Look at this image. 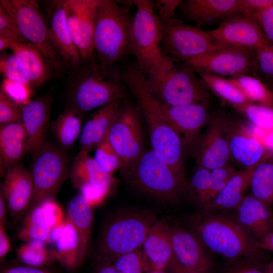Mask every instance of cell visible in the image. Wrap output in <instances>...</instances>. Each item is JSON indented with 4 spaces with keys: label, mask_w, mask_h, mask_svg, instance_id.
I'll return each mask as SVG.
<instances>
[{
    "label": "cell",
    "mask_w": 273,
    "mask_h": 273,
    "mask_svg": "<svg viewBox=\"0 0 273 273\" xmlns=\"http://www.w3.org/2000/svg\"><path fill=\"white\" fill-rule=\"evenodd\" d=\"M120 79L136 98L148 125L152 149L172 169L179 178L185 180L186 149L179 134L162 113L157 100L147 89L146 74L136 63L121 71Z\"/></svg>",
    "instance_id": "obj_1"
},
{
    "label": "cell",
    "mask_w": 273,
    "mask_h": 273,
    "mask_svg": "<svg viewBox=\"0 0 273 273\" xmlns=\"http://www.w3.org/2000/svg\"><path fill=\"white\" fill-rule=\"evenodd\" d=\"M66 76L67 105L83 114L124 97L125 84L119 78L118 69L106 70L96 60L82 61Z\"/></svg>",
    "instance_id": "obj_2"
},
{
    "label": "cell",
    "mask_w": 273,
    "mask_h": 273,
    "mask_svg": "<svg viewBox=\"0 0 273 273\" xmlns=\"http://www.w3.org/2000/svg\"><path fill=\"white\" fill-rule=\"evenodd\" d=\"M145 83L150 94L165 105L209 102V88L197 74L169 56L163 55L161 62L146 74Z\"/></svg>",
    "instance_id": "obj_3"
},
{
    "label": "cell",
    "mask_w": 273,
    "mask_h": 273,
    "mask_svg": "<svg viewBox=\"0 0 273 273\" xmlns=\"http://www.w3.org/2000/svg\"><path fill=\"white\" fill-rule=\"evenodd\" d=\"M132 19L129 6L117 1L100 0L96 11L94 44L99 64L103 68L114 70L116 64L130 53Z\"/></svg>",
    "instance_id": "obj_4"
},
{
    "label": "cell",
    "mask_w": 273,
    "mask_h": 273,
    "mask_svg": "<svg viewBox=\"0 0 273 273\" xmlns=\"http://www.w3.org/2000/svg\"><path fill=\"white\" fill-rule=\"evenodd\" d=\"M157 221L154 213L144 210L126 211L112 217L100 236L99 265L111 264L120 256L139 249Z\"/></svg>",
    "instance_id": "obj_5"
},
{
    "label": "cell",
    "mask_w": 273,
    "mask_h": 273,
    "mask_svg": "<svg viewBox=\"0 0 273 273\" xmlns=\"http://www.w3.org/2000/svg\"><path fill=\"white\" fill-rule=\"evenodd\" d=\"M196 226L204 246L229 261L262 257L257 240L235 219L217 213H205Z\"/></svg>",
    "instance_id": "obj_6"
},
{
    "label": "cell",
    "mask_w": 273,
    "mask_h": 273,
    "mask_svg": "<svg viewBox=\"0 0 273 273\" xmlns=\"http://www.w3.org/2000/svg\"><path fill=\"white\" fill-rule=\"evenodd\" d=\"M136 12L130 29V51L136 58V64L146 74L162 61L161 43L163 23L150 0H130Z\"/></svg>",
    "instance_id": "obj_7"
},
{
    "label": "cell",
    "mask_w": 273,
    "mask_h": 273,
    "mask_svg": "<svg viewBox=\"0 0 273 273\" xmlns=\"http://www.w3.org/2000/svg\"><path fill=\"white\" fill-rule=\"evenodd\" d=\"M0 5L12 17L26 42L42 53L55 76L65 77L68 72L66 66L52 42L37 2L34 0H1Z\"/></svg>",
    "instance_id": "obj_8"
},
{
    "label": "cell",
    "mask_w": 273,
    "mask_h": 273,
    "mask_svg": "<svg viewBox=\"0 0 273 273\" xmlns=\"http://www.w3.org/2000/svg\"><path fill=\"white\" fill-rule=\"evenodd\" d=\"M143 192L161 200H176L186 186L152 149L145 150L128 174Z\"/></svg>",
    "instance_id": "obj_9"
},
{
    "label": "cell",
    "mask_w": 273,
    "mask_h": 273,
    "mask_svg": "<svg viewBox=\"0 0 273 273\" xmlns=\"http://www.w3.org/2000/svg\"><path fill=\"white\" fill-rule=\"evenodd\" d=\"M29 171L33 185L30 209L53 198L69 173L68 159L61 149L46 141L33 154Z\"/></svg>",
    "instance_id": "obj_10"
},
{
    "label": "cell",
    "mask_w": 273,
    "mask_h": 273,
    "mask_svg": "<svg viewBox=\"0 0 273 273\" xmlns=\"http://www.w3.org/2000/svg\"><path fill=\"white\" fill-rule=\"evenodd\" d=\"M222 47L217 44L209 31L173 18L163 23L161 50L163 55L180 62L211 52Z\"/></svg>",
    "instance_id": "obj_11"
},
{
    "label": "cell",
    "mask_w": 273,
    "mask_h": 273,
    "mask_svg": "<svg viewBox=\"0 0 273 273\" xmlns=\"http://www.w3.org/2000/svg\"><path fill=\"white\" fill-rule=\"evenodd\" d=\"M107 138L121 162L120 170L126 175L144 152L142 127L139 113L128 101L112 125Z\"/></svg>",
    "instance_id": "obj_12"
},
{
    "label": "cell",
    "mask_w": 273,
    "mask_h": 273,
    "mask_svg": "<svg viewBox=\"0 0 273 273\" xmlns=\"http://www.w3.org/2000/svg\"><path fill=\"white\" fill-rule=\"evenodd\" d=\"M255 52L222 47L181 62L196 73L236 77L255 74Z\"/></svg>",
    "instance_id": "obj_13"
},
{
    "label": "cell",
    "mask_w": 273,
    "mask_h": 273,
    "mask_svg": "<svg viewBox=\"0 0 273 273\" xmlns=\"http://www.w3.org/2000/svg\"><path fill=\"white\" fill-rule=\"evenodd\" d=\"M100 0H65L68 27L82 61L96 59L94 36L96 11Z\"/></svg>",
    "instance_id": "obj_14"
},
{
    "label": "cell",
    "mask_w": 273,
    "mask_h": 273,
    "mask_svg": "<svg viewBox=\"0 0 273 273\" xmlns=\"http://www.w3.org/2000/svg\"><path fill=\"white\" fill-rule=\"evenodd\" d=\"M223 116L231 160L245 169L256 167L270 158L272 151L263 141L234 119Z\"/></svg>",
    "instance_id": "obj_15"
},
{
    "label": "cell",
    "mask_w": 273,
    "mask_h": 273,
    "mask_svg": "<svg viewBox=\"0 0 273 273\" xmlns=\"http://www.w3.org/2000/svg\"><path fill=\"white\" fill-rule=\"evenodd\" d=\"M158 102L162 113L181 137L186 151H193L200 132L212 116L209 102L183 106H169Z\"/></svg>",
    "instance_id": "obj_16"
},
{
    "label": "cell",
    "mask_w": 273,
    "mask_h": 273,
    "mask_svg": "<svg viewBox=\"0 0 273 273\" xmlns=\"http://www.w3.org/2000/svg\"><path fill=\"white\" fill-rule=\"evenodd\" d=\"M209 32L217 44L224 47L255 52L268 44L260 26L243 14L226 20Z\"/></svg>",
    "instance_id": "obj_17"
},
{
    "label": "cell",
    "mask_w": 273,
    "mask_h": 273,
    "mask_svg": "<svg viewBox=\"0 0 273 273\" xmlns=\"http://www.w3.org/2000/svg\"><path fill=\"white\" fill-rule=\"evenodd\" d=\"M207 125L193 150L197 166L212 170L229 165L231 156L223 115H213Z\"/></svg>",
    "instance_id": "obj_18"
},
{
    "label": "cell",
    "mask_w": 273,
    "mask_h": 273,
    "mask_svg": "<svg viewBox=\"0 0 273 273\" xmlns=\"http://www.w3.org/2000/svg\"><path fill=\"white\" fill-rule=\"evenodd\" d=\"M45 11V21L53 46L64 61L68 72L76 69L82 59L68 27L65 0L47 1Z\"/></svg>",
    "instance_id": "obj_19"
},
{
    "label": "cell",
    "mask_w": 273,
    "mask_h": 273,
    "mask_svg": "<svg viewBox=\"0 0 273 273\" xmlns=\"http://www.w3.org/2000/svg\"><path fill=\"white\" fill-rule=\"evenodd\" d=\"M179 8L186 20L199 27L219 25L234 16L243 14L241 0H185Z\"/></svg>",
    "instance_id": "obj_20"
},
{
    "label": "cell",
    "mask_w": 273,
    "mask_h": 273,
    "mask_svg": "<svg viewBox=\"0 0 273 273\" xmlns=\"http://www.w3.org/2000/svg\"><path fill=\"white\" fill-rule=\"evenodd\" d=\"M173 255L186 268L197 273H211L214 262L199 238L178 227H170Z\"/></svg>",
    "instance_id": "obj_21"
},
{
    "label": "cell",
    "mask_w": 273,
    "mask_h": 273,
    "mask_svg": "<svg viewBox=\"0 0 273 273\" xmlns=\"http://www.w3.org/2000/svg\"><path fill=\"white\" fill-rule=\"evenodd\" d=\"M1 194L10 216L17 219L29 208L33 196V185L29 170L18 163L8 169Z\"/></svg>",
    "instance_id": "obj_22"
},
{
    "label": "cell",
    "mask_w": 273,
    "mask_h": 273,
    "mask_svg": "<svg viewBox=\"0 0 273 273\" xmlns=\"http://www.w3.org/2000/svg\"><path fill=\"white\" fill-rule=\"evenodd\" d=\"M52 101L51 96H43L20 107V122L26 136L27 154H33L46 141Z\"/></svg>",
    "instance_id": "obj_23"
},
{
    "label": "cell",
    "mask_w": 273,
    "mask_h": 273,
    "mask_svg": "<svg viewBox=\"0 0 273 273\" xmlns=\"http://www.w3.org/2000/svg\"><path fill=\"white\" fill-rule=\"evenodd\" d=\"M122 100L100 108L83 124L79 138L80 151L88 153L107 137L112 125L122 111L124 105Z\"/></svg>",
    "instance_id": "obj_24"
},
{
    "label": "cell",
    "mask_w": 273,
    "mask_h": 273,
    "mask_svg": "<svg viewBox=\"0 0 273 273\" xmlns=\"http://www.w3.org/2000/svg\"><path fill=\"white\" fill-rule=\"evenodd\" d=\"M235 210L236 221L257 240L273 231L270 207L250 194L245 195Z\"/></svg>",
    "instance_id": "obj_25"
},
{
    "label": "cell",
    "mask_w": 273,
    "mask_h": 273,
    "mask_svg": "<svg viewBox=\"0 0 273 273\" xmlns=\"http://www.w3.org/2000/svg\"><path fill=\"white\" fill-rule=\"evenodd\" d=\"M49 244L54 260L67 269H74L80 265V238L68 217L63 224L52 230Z\"/></svg>",
    "instance_id": "obj_26"
},
{
    "label": "cell",
    "mask_w": 273,
    "mask_h": 273,
    "mask_svg": "<svg viewBox=\"0 0 273 273\" xmlns=\"http://www.w3.org/2000/svg\"><path fill=\"white\" fill-rule=\"evenodd\" d=\"M144 257L153 270H163L173 255L170 229L164 220L157 221L151 227L143 244Z\"/></svg>",
    "instance_id": "obj_27"
},
{
    "label": "cell",
    "mask_w": 273,
    "mask_h": 273,
    "mask_svg": "<svg viewBox=\"0 0 273 273\" xmlns=\"http://www.w3.org/2000/svg\"><path fill=\"white\" fill-rule=\"evenodd\" d=\"M256 167L237 171L221 191L203 208V212L216 213L236 210L250 187Z\"/></svg>",
    "instance_id": "obj_28"
},
{
    "label": "cell",
    "mask_w": 273,
    "mask_h": 273,
    "mask_svg": "<svg viewBox=\"0 0 273 273\" xmlns=\"http://www.w3.org/2000/svg\"><path fill=\"white\" fill-rule=\"evenodd\" d=\"M27 154L26 136L20 122L0 125V172L5 176Z\"/></svg>",
    "instance_id": "obj_29"
},
{
    "label": "cell",
    "mask_w": 273,
    "mask_h": 273,
    "mask_svg": "<svg viewBox=\"0 0 273 273\" xmlns=\"http://www.w3.org/2000/svg\"><path fill=\"white\" fill-rule=\"evenodd\" d=\"M9 49L26 66L29 73L32 89L40 87L55 76L45 57L33 45L13 42Z\"/></svg>",
    "instance_id": "obj_30"
},
{
    "label": "cell",
    "mask_w": 273,
    "mask_h": 273,
    "mask_svg": "<svg viewBox=\"0 0 273 273\" xmlns=\"http://www.w3.org/2000/svg\"><path fill=\"white\" fill-rule=\"evenodd\" d=\"M69 174L77 189L86 184L111 187L113 183L112 176L102 170L94 157L81 151L74 158Z\"/></svg>",
    "instance_id": "obj_31"
},
{
    "label": "cell",
    "mask_w": 273,
    "mask_h": 273,
    "mask_svg": "<svg viewBox=\"0 0 273 273\" xmlns=\"http://www.w3.org/2000/svg\"><path fill=\"white\" fill-rule=\"evenodd\" d=\"M68 218L76 229L80 241V263L83 261L93 224L92 207L81 195L74 197L69 201L68 207Z\"/></svg>",
    "instance_id": "obj_32"
},
{
    "label": "cell",
    "mask_w": 273,
    "mask_h": 273,
    "mask_svg": "<svg viewBox=\"0 0 273 273\" xmlns=\"http://www.w3.org/2000/svg\"><path fill=\"white\" fill-rule=\"evenodd\" d=\"M84 114L67 106L52 124V130L62 149H69L79 138Z\"/></svg>",
    "instance_id": "obj_33"
},
{
    "label": "cell",
    "mask_w": 273,
    "mask_h": 273,
    "mask_svg": "<svg viewBox=\"0 0 273 273\" xmlns=\"http://www.w3.org/2000/svg\"><path fill=\"white\" fill-rule=\"evenodd\" d=\"M52 231L43 208L39 204L29 209L18 236L24 242L40 240L49 243Z\"/></svg>",
    "instance_id": "obj_34"
},
{
    "label": "cell",
    "mask_w": 273,
    "mask_h": 273,
    "mask_svg": "<svg viewBox=\"0 0 273 273\" xmlns=\"http://www.w3.org/2000/svg\"><path fill=\"white\" fill-rule=\"evenodd\" d=\"M197 74L209 89L233 108L253 104L228 78L206 73Z\"/></svg>",
    "instance_id": "obj_35"
},
{
    "label": "cell",
    "mask_w": 273,
    "mask_h": 273,
    "mask_svg": "<svg viewBox=\"0 0 273 273\" xmlns=\"http://www.w3.org/2000/svg\"><path fill=\"white\" fill-rule=\"evenodd\" d=\"M251 195L266 205L273 204V159L262 162L255 168L250 180Z\"/></svg>",
    "instance_id": "obj_36"
},
{
    "label": "cell",
    "mask_w": 273,
    "mask_h": 273,
    "mask_svg": "<svg viewBox=\"0 0 273 273\" xmlns=\"http://www.w3.org/2000/svg\"><path fill=\"white\" fill-rule=\"evenodd\" d=\"M228 79L252 103L273 107V94L257 77L244 75Z\"/></svg>",
    "instance_id": "obj_37"
},
{
    "label": "cell",
    "mask_w": 273,
    "mask_h": 273,
    "mask_svg": "<svg viewBox=\"0 0 273 273\" xmlns=\"http://www.w3.org/2000/svg\"><path fill=\"white\" fill-rule=\"evenodd\" d=\"M47 244L40 240L24 242L17 250L18 259L24 265L45 268L55 261Z\"/></svg>",
    "instance_id": "obj_38"
},
{
    "label": "cell",
    "mask_w": 273,
    "mask_h": 273,
    "mask_svg": "<svg viewBox=\"0 0 273 273\" xmlns=\"http://www.w3.org/2000/svg\"><path fill=\"white\" fill-rule=\"evenodd\" d=\"M234 108L254 126L262 130L273 132V107L250 104Z\"/></svg>",
    "instance_id": "obj_39"
},
{
    "label": "cell",
    "mask_w": 273,
    "mask_h": 273,
    "mask_svg": "<svg viewBox=\"0 0 273 273\" xmlns=\"http://www.w3.org/2000/svg\"><path fill=\"white\" fill-rule=\"evenodd\" d=\"M0 72L6 78L30 85L28 69L23 61L13 53L1 55Z\"/></svg>",
    "instance_id": "obj_40"
},
{
    "label": "cell",
    "mask_w": 273,
    "mask_h": 273,
    "mask_svg": "<svg viewBox=\"0 0 273 273\" xmlns=\"http://www.w3.org/2000/svg\"><path fill=\"white\" fill-rule=\"evenodd\" d=\"M94 158L102 170L111 176L121 168V160L107 137L95 149Z\"/></svg>",
    "instance_id": "obj_41"
},
{
    "label": "cell",
    "mask_w": 273,
    "mask_h": 273,
    "mask_svg": "<svg viewBox=\"0 0 273 273\" xmlns=\"http://www.w3.org/2000/svg\"><path fill=\"white\" fill-rule=\"evenodd\" d=\"M254 76L264 84L273 82V45L266 44L255 51Z\"/></svg>",
    "instance_id": "obj_42"
},
{
    "label": "cell",
    "mask_w": 273,
    "mask_h": 273,
    "mask_svg": "<svg viewBox=\"0 0 273 273\" xmlns=\"http://www.w3.org/2000/svg\"><path fill=\"white\" fill-rule=\"evenodd\" d=\"M11 101L22 107L31 100L32 88L29 85L4 78L1 85V90Z\"/></svg>",
    "instance_id": "obj_43"
},
{
    "label": "cell",
    "mask_w": 273,
    "mask_h": 273,
    "mask_svg": "<svg viewBox=\"0 0 273 273\" xmlns=\"http://www.w3.org/2000/svg\"><path fill=\"white\" fill-rule=\"evenodd\" d=\"M190 188L202 208L207 203L210 186V171L197 166L190 180Z\"/></svg>",
    "instance_id": "obj_44"
},
{
    "label": "cell",
    "mask_w": 273,
    "mask_h": 273,
    "mask_svg": "<svg viewBox=\"0 0 273 273\" xmlns=\"http://www.w3.org/2000/svg\"><path fill=\"white\" fill-rule=\"evenodd\" d=\"M262 257H249L229 261L220 273H266Z\"/></svg>",
    "instance_id": "obj_45"
},
{
    "label": "cell",
    "mask_w": 273,
    "mask_h": 273,
    "mask_svg": "<svg viewBox=\"0 0 273 273\" xmlns=\"http://www.w3.org/2000/svg\"><path fill=\"white\" fill-rule=\"evenodd\" d=\"M113 265L120 273H143L145 259L139 249L119 257Z\"/></svg>",
    "instance_id": "obj_46"
},
{
    "label": "cell",
    "mask_w": 273,
    "mask_h": 273,
    "mask_svg": "<svg viewBox=\"0 0 273 273\" xmlns=\"http://www.w3.org/2000/svg\"><path fill=\"white\" fill-rule=\"evenodd\" d=\"M210 186L206 205L221 191L230 179L237 171L230 165L210 170Z\"/></svg>",
    "instance_id": "obj_47"
},
{
    "label": "cell",
    "mask_w": 273,
    "mask_h": 273,
    "mask_svg": "<svg viewBox=\"0 0 273 273\" xmlns=\"http://www.w3.org/2000/svg\"><path fill=\"white\" fill-rule=\"evenodd\" d=\"M0 36L9 38L15 42L27 43L12 17L1 5Z\"/></svg>",
    "instance_id": "obj_48"
},
{
    "label": "cell",
    "mask_w": 273,
    "mask_h": 273,
    "mask_svg": "<svg viewBox=\"0 0 273 273\" xmlns=\"http://www.w3.org/2000/svg\"><path fill=\"white\" fill-rule=\"evenodd\" d=\"M21 108L0 91V125L21 121Z\"/></svg>",
    "instance_id": "obj_49"
},
{
    "label": "cell",
    "mask_w": 273,
    "mask_h": 273,
    "mask_svg": "<svg viewBox=\"0 0 273 273\" xmlns=\"http://www.w3.org/2000/svg\"><path fill=\"white\" fill-rule=\"evenodd\" d=\"M247 17L260 26L268 44L273 45V5Z\"/></svg>",
    "instance_id": "obj_50"
},
{
    "label": "cell",
    "mask_w": 273,
    "mask_h": 273,
    "mask_svg": "<svg viewBox=\"0 0 273 273\" xmlns=\"http://www.w3.org/2000/svg\"><path fill=\"white\" fill-rule=\"evenodd\" d=\"M78 189L81 195L93 208L102 202L107 196L111 187L92 185H84Z\"/></svg>",
    "instance_id": "obj_51"
},
{
    "label": "cell",
    "mask_w": 273,
    "mask_h": 273,
    "mask_svg": "<svg viewBox=\"0 0 273 273\" xmlns=\"http://www.w3.org/2000/svg\"><path fill=\"white\" fill-rule=\"evenodd\" d=\"M39 204L43 208L52 230L64 223L66 219L63 210L53 198L47 199Z\"/></svg>",
    "instance_id": "obj_52"
},
{
    "label": "cell",
    "mask_w": 273,
    "mask_h": 273,
    "mask_svg": "<svg viewBox=\"0 0 273 273\" xmlns=\"http://www.w3.org/2000/svg\"><path fill=\"white\" fill-rule=\"evenodd\" d=\"M181 3V0H156L154 2L155 9L163 23L173 18Z\"/></svg>",
    "instance_id": "obj_53"
},
{
    "label": "cell",
    "mask_w": 273,
    "mask_h": 273,
    "mask_svg": "<svg viewBox=\"0 0 273 273\" xmlns=\"http://www.w3.org/2000/svg\"><path fill=\"white\" fill-rule=\"evenodd\" d=\"M243 14L248 16L273 5V0H241Z\"/></svg>",
    "instance_id": "obj_54"
},
{
    "label": "cell",
    "mask_w": 273,
    "mask_h": 273,
    "mask_svg": "<svg viewBox=\"0 0 273 273\" xmlns=\"http://www.w3.org/2000/svg\"><path fill=\"white\" fill-rule=\"evenodd\" d=\"M2 273H56L46 268H40L23 265H14L5 268Z\"/></svg>",
    "instance_id": "obj_55"
},
{
    "label": "cell",
    "mask_w": 273,
    "mask_h": 273,
    "mask_svg": "<svg viewBox=\"0 0 273 273\" xmlns=\"http://www.w3.org/2000/svg\"><path fill=\"white\" fill-rule=\"evenodd\" d=\"M11 247V243L6 234L5 225L0 224V260L1 262L5 260Z\"/></svg>",
    "instance_id": "obj_56"
},
{
    "label": "cell",
    "mask_w": 273,
    "mask_h": 273,
    "mask_svg": "<svg viewBox=\"0 0 273 273\" xmlns=\"http://www.w3.org/2000/svg\"><path fill=\"white\" fill-rule=\"evenodd\" d=\"M256 246L260 250H268L273 252V231L262 239L257 240Z\"/></svg>",
    "instance_id": "obj_57"
},
{
    "label": "cell",
    "mask_w": 273,
    "mask_h": 273,
    "mask_svg": "<svg viewBox=\"0 0 273 273\" xmlns=\"http://www.w3.org/2000/svg\"><path fill=\"white\" fill-rule=\"evenodd\" d=\"M167 267L171 273H197L185 267L177 261L174 255Z\"/></svg>",
    "instance_id": "obj_58"
},
{
    "label": "cell",
    "mask_w": 273,
    "mask_h": 273,
    "mask_svg": "<svg viewBox=\"0 0 273 273\" xmlns=\"http://www.w3.org/2000/svg\"><path fill=\"white\" fill-rule=\"evenodd\" d=\"M8 208L6 202L0 193V224L5 225L7 219V212Z\"/></svg>",
    "instance_id": "obj_59"
},
{
    "label": "cell",
    "mask_w": 273,
    "mask_h": 273,
    "mask_svg": "<svg viewBox=\"0 0 273 273\" xmlns=\"http://www.w3.org/2000/svg\"><path fill=\"white\" fill-rule=\"evenodd\" d=\"M96 273H120L115 267L111 264L99 265Z\"/></svg>",
    "instance_id": "obj_60"
},
{
    "label": "cell",
    "mask_w": 273,
    "mask_h": 273,
    "mask_svg": "<svg viewBox=\"0 0 273 273\" xmlns=\"http://www.w3.org/2000/svg\"><path fill=\"white\" fill-rule=\"evenodd\" d=\"M13 41L11 39L0 36V51L2 52L4 50L9 49Z\"/></svg>",
    "instance_id": "obj_61"
},
{
    "label": "cell",
    "mask_w": 273,
    "mask_h": 273,
    "mask_svg": "<svg viewBox=\"0 0 273 273\" xmlns=\"http://www.w3.org/2000/svg\"><path fill=\"white\" fill-rule=\"evenodd\" d=\"M265 269L266 273H273V261L266 264Z\"/></svg>",
    "instance_id": "obj_62"
},
{
    "label": "cell",
    "mask_w": 273,
    "mask_h": 273,
    "mask_svg": "<svg viewBox=\"0 0 273 273\" xmlns=\"http://www.w3.org/2000/svg\"><path fill=\"white\" fill-rule=\"evenodd\" d=\"M273 94V82L265 84Z\"/></svg>",
    "instance_id": "obj_63"
},
{
    "label": "cell",
    "mask_w": 273,
    "mask_h": 273,
    "mask_svg": "<svg viewBox=\"0 0 273 273\" xmlns=\"http://www.w3.org/2000/svg\"><path fill=\"white\" fill-rule=\"evenodd\" d=\"M150 273H164L162 270H152Z\"/></svg>",
    "instance_id": "obj_64"
}]
</instances>
